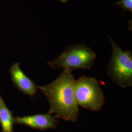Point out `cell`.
<instances>
[{"instance_id": "1", "label": "cell", "mask_w": 132, "mask_h": 132, "mask_svg": "<svg viewBox=\"0 0 132 132\" xmlns=\"http://www.w3.org/2000/svg\"><path fill=\"white\" fill-rule=\"evenodd\" d=\"M76 80L72 71L64 70L52 83L37 89L45 94L50 105L48 114L55 118L76 122L80 109L76 100L75 87Z\"/></svg>"}, {"instance_id": "2", "label": "cell", "mask_w": 132, "mask_h": 132, "mask_svg": "<svg viewBox=\"0 0 132 132\" xmlns=\"http://www.w3.org/2000/svg\"><path fill=\"white\" fill-rule=\"evenodd\" d=\"M96 57L94 51L84 44L72 45L47 65L52 69L61 68L72 71L76 69L89 70Z\"/></svg>"}, {"instance_id": "3", "label": "cell", "mask_w": 132, "mask_h": 132, "mask_svg": "<svg viewBox=\"0 0 132 132\" xmlns=\"http://www.w3.org/2000/svg\"><path fill=\"white\" fill-rule=\"evenodd\" d=\"M112 47V56L107 75L114 83L122 88L132 86V54L124 51L109 36Z\"/></svg>"}, {"instance_id": "4", "label": "cell", "mask_w": 132, "mask_h": 132, "mask_svg": "<svg viewBox=\"0 0 132 132\" xmlns=\"http://www.w3.org/2000/svg\"><path fill=\"white\" fill-rule=\"evenodd\" d=\"M75 92L78 106L93 112H98L103 108L105 101L104 94L96 78L80 77L76 80Z\"/></svg>"}, {"instance_id": "5", "label": "cell", "mask_w": 132, "mask_h": 132, "mask_svg": "<svg viewBox=\"0 0 132 132\" xmlns=\"http://www.w3.org/2000/svg\"><path fill=\"white\" fill-rule=\"evenodd\" d=\"M14 122L34 129L45 130L56 127L58 121L48 113L39 114L14 118Z\"/></svg>"}, {"instance_id": "6", "label": "cell", "mask_w": 132, "mask_h": 132, "mask_svg": "<svg viewBox=\"0 0 132 132\" xmlns=\"http://www.w3.org/2000/svg\"><path fill=\"white\" fill-rule=\"evenodd\" d=\"M10 72L15 87L20 92L30 97L36 94L38 90L37 86L24 73L19 63H14L11 66Z\"/></svg>"}, {"instance_id": "7", "label": "cell", "mask_w": 132, "mask_h": 132, "mask_svg": "<svg viewBox=\"0 0 132 132\" xmlns=\"http://www.w3.org/2000/svg\"><path fill=\"white\" fill-rule=\"evenodd\" d=\"M13 113L7 108L0 94V124L2 132H13Z\"/></svg>"}, {"instance_id": "8", "label": "cell", "mask_w": 132, "mask_h": 132, "mask_svg": "<svg viewBox=\"0 0 132 132\" xmlns=\"http://www.w3.org/2000/svg\"><path fill=\"white\" fill-rule=\"evenodd\" d=\"M114 5L121 7L124 11L132 12V0H119Z\"/></svg>"}, {"instance_id": "9", "label": "cell", "mask_w": 132, "mask_h": 132, "mask_svg": "<svg viewBox=\"0 0 132 132\" xmlns=\"http://www.w3.org/2000/svg\"><path fill=\"white\" fill-rule=\"evenodd\" d=\"M59 1L63 3H65L68 1V0H59Z\"/></svg>"}]
</instances>
